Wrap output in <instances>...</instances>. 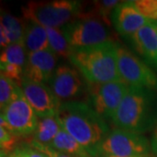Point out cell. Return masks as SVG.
<instances>
[{
  "label": "cell",
  "mask_w": 157,
  "mask_h": 157,
  "mask_svg": "<svg viewBox=\"0 0 157 157\" xmlns=\"http://www.w3.org/2000/svg\"><path fill=\"white\" fill-rule=\"evenodd\" d=\"M118 70L129 86L157 91V74L128 47L117 43Z\"/></svg>",
  "instance_id": "ba28073f"
},
{
  "label": "cell",
  "mask_w": 157,
  "mask_h": 157,
  "mask_svg": "<svg viewBox=\"0 0 157 157\" xmlns=\"http://www.w3.org/2000/svg\"><path fill=\"white\" fill-rule=\"evenodd\" d=\"M83 76L75 67L66 64L58 66L52 74L49 86L54 94L66 101H78L77 99L86 95L87 82L83 80Z\"/></svg>",
  "instance_id": "30bf717a"
},
{
  "label": "cell",
  "mask_w": 157,
  "mask_h": 157,
  "mask_svg": "<svg viewBox=\"0 0 157 157\" xmlns=\"http://www.w3.org/2000/svg\"><path fill=\"white\" fill-rule=\"evenodd\" d=\"M112 122L140 135L153 131L157 125V91L129 86Z\"/></svg>",
  "instance_id": "7a4b0ae2"
},
{
  "label": "cell",
  "mask_w": 157,
  "mask_h": 157,
  "mask_svg": "<svg viewBox=\"0 0 157 157\" xmlns=\"http://www.w3.org/2000/svg\"><path fill=\"white\" fill-rule=\"evenodd\" d=\"M130 157H155L153 154H148V155H137V156H130Z\"/></svg>",
  "instance_id": "f546056e"
},
{
  "label": "cell",
  "mask_w": 157,
  "mask_h": 157,
  "mask_svg": "<svg viewBox=\"0 0 157 157\" xmlns=\"http://www.w3.org/2000/svg\"><path fill=\"white\" fill-rule=\"evenodd\" d=\"M19 136L15 135L6 121L4 117L0 116V147L1 152L10 155L17 148L19 141Z\"/></svg>",
  "instance_id": "44dd1931"
},
{
  "label": "cell",
  "mask_w": 157,
  "mask_h": 157,
  "mask_svg": "<svg viewBox=\"0 0 157 157\" xmlns=\"http://www.w3.org/2000/svg\"><path fill=\"white\" fill-rule=\"evenodd\" d=\"M25 19L18 18L6 11L1 12V25L0 27L6 31L11 44L24 41V34L25 29Z\"/></svg>",
  "instance_id": "ac0fdd59"
},
{
  "label": "cell",
  "mask_w": 157,
  "mask_h": 157,
  "mask_svg": "<svg viewBox=\"0 0 157 157\" xmlns=\"http://www.w3.org/2000/svg\"><path fill=\"white\" fill-rule=\"evenodd\" d=\"M50 147L72 157H93L84 147L63 128L59 132Z\"/></svg>",
  "instance_id": "e0dca14e"
},
{
  "label": "cell",
  "mask_w": 157,
  "mask_h": 157,
  "mask_svg": "<svg viewBox=\"0 0 157 157\" xmlns=\"http://www.w3.org/2000/svg\"><path fill=\"white\" fill-rule=\"evenodd\" d=\"M57 58L51 50L29 53L24 69V78L35 83L49 84L57 68Z\"/></svg>",
  "instance_id": "7c38bea8"
},
{
  "label": "cell",
  "mask_w": 157,
  "mask_h": 157,
  "mask_svg": "<svg viewBox=\"0 0 157 157\" xmlns=\"http://www.w3.org/2000/svg\"><path fill=\"white\" fill-rule=\"evenodd\" d=\"M9 155H7L6 153H4V152H1V157H8Z\"/></svg>",
  "instance_id": "4dcf8cb0"
},
{
  "label": "cell",
  "mask_w": 157,
  "mask_h": 157,
  "mask_svg": "<svg viewBox=\"0 0 157 157\" xmlns=\"http://www.w3.org/2000/svg\"><path fill=\"white\" fill-rule=\"evenodd\" d=\"M154 22H155V24L156 25V26H157V21H154Z\"/></svg>",
  "instance_id": "1f68e13d"
},
{
  "label": "cell",
  "mask_w": 157,
  "mask_h": 157,
  "mask_svg": "<svg viewBox=\"0 0 157 157\" xmlns=\"http://www.w3.org/2000/svg\"><path fill=\"white\" fill-rule=\"evenodd\" d=\"M21 87L25 99L38 117H52L58 114L62 101L54 94L50 86L24 78Z\"/></svg>",
  "instance_id": "8fae6325"
},
{
  "label": "cell",
  "mask_w": 157,
  "mask_h": 157,
  "mask_svg": "<svg viewBox=\"0 0 157 157\" xmlns=\"http://www.w3.org/2000/svg\"><path fill=\"white\" fill-rule=\"evenodd\" d=\"M25 143H27L28 145L33 147L34 148H36V149H38L39 151L45 153V155H47L49 157H72L70 156V155H66V154L62 153V152L58 151L56 149L52 148V147L45 146V145L39 144V143L34 141V140H29Z\"/></svg>",
  "instance_id": "d4e9b609"
},
{
  "label": "cell",
  "mask_w": 157,
  "mask_h": 157,
  "mask_svg": "<svg viewBox=\"0 0 157 157\" xmlns=\"http://www.w3.org/2000/svg\"><path fill=\"white\" fill-rule=\"evenodd\" d=\"M128 89L129 86L123 80L106 83L87 82L86 103L105 121H112Z\"/></svg>",
  "instance_id": "8992f818"
},
{
  "label": "cell",
  "mask_w": 157,
  "mask_h": 157,
  "mask_svg": "<svg viewBox=\"0 0 157 157\" xmlns=\"http://www.w3.org/2000/svg\"><path fill=\"white\" fill-rule=\"evenodd\" d=\"M69 60L89 83L122 80L118 70L117 42L73 49Z\"/></svg>",
  "instance_id": "3957f363"
},
{
  "label": "cell",
  "mask_w": 157,
  "mask_h": 157,
  "mask_svg": "<svg viewBox=\"0 0 157 157\" xmlns=\"http://www.w3.org/2000/svg\"><path fill=\"white\" fill-rule=\"evenodd\" d=\"M84 5L76 0L30 1L21 7L23 18L44 27L62 28L81 14Z\"/></svg>",
  "instance_id": "277c9868"
},
{
  "label": "cell",
  "mask_w": 157,
  "mask_h": 157,
  "mask_svg": "<svg viewBox=\"0 0 157 157\" xmlns=\"http://www.w3.org/2000/svg\"><path fill=\"white\" fill-rule=\"evenodd\" d=\"M24 42L28 54L40 51L51 50L46 28L37 23L26 21Z\"/></svg>",
  "instance_id": "9a60e30c"
},
{
  "label": "cell",
  "mask_w": 157,
  "mask_h": 157,
  "mask_svg": "<svg viewBox=\"0 0 157 157\" xmlns=\"http://www.w3.org/2000/svg\"><path fill=\"white\" fill-rule=\"evenodd\" d=\"M14 151L17 152L21 157H49L45 153L34 148L28 145L27 143H25L21 146L17 147Z\"/></svg>",
  "instance_id": "484cf974"
},
{
  "label": "cell",
  "mask_w": 157,
  "mask_h": 157,
  "mask_svg": "<svg viewBox=\"0 0 157 157\" xmlns=\"http://www.w3.org/2000/svg\"><path fill=\"white\" fill-rule=\"evenodd\" d=\"M19 86L10 78H6L3 74H0V107L1 112L6 108L17 93Z\"/></svg>",
  "instance_id": "7402d4cb"
},
{
  "label": "cell",
  "mask_w": 157,
  "mask_h": 157,
  "mask_svg": "<svg viewBox=\"0 0 157 157\" xmlns=\"http://www.w3.org/2000/svg\"><path fill=\"white\" fill-rule=\"evenodd\" d=\"M28 52L26 51L25 42L11 44L1 52L0 64H13L25 69L27 62Z\"/></svg>",
  "instance_id": "ffe728a7"
},
{
  "label": "cell",
  "mask_w": 157,
  "mask_h": 157,
  "mask_svg": "<svg viewBox=\"0 0 157 157\" xmlns=\"http://www.w3.org/2000/svg\"><path fill=\"white\" fill-rule=\"evenodd\" d=\"M61 128V125L59 122L57 115L39 118L37 128L33 134V138L30 140L45 146H50Z\"/></svg>",
  "instance_id": "2e32d148"
},
{
  "label": "cell",
  "mask_w": 157,
  "mask_h": 157,
  "mask_svg": "<svg viewBox=\"0 0 157 157\" xmlns=\"http://www.w3.org/2000/svg\"><path fill=\"white\" fill-rule=\"evenodd\" d=\"M1 115L11 131L19 137L33 135L39 121V117L24 95L22 87L17 90Z\"/></svg>",
  "instance_id": "9c48e42d"
},
{
  "label": "cell",
  "mask_w": 157,
  "mask_h": 157,
  "mask_svg": "<svg viewBox=\"0 0 157 157\" xmlns=\"http://www.w3.org/2000/svg\"><path fill=\"white\" fill-rule=\"evenodd\" d=\"M57 118L62 128L92 156L98 157L99 147L111 131L107 121L86 102L80 101L62 102Z\"/></svg>",
  "instance_id": "6da1fadb"
},
{
  "label": "cell",
  "mask_w": 157,
  "mask_h": 157,
  "mask_svg": "<svg viewBox=\"0 0 157 157\" xmlns=\"http://www.w3.org/2000/svg\"><path fill=\"white\" fill-rule=\"evenodd\" d=\"M133 4L145 18L157 21V0H135Z\"/></svg>",
  "instance_id": "603a6c76"
},
{
  "label": "cell",
  "mask_w": 157,
  "mask_h": 157,
  "mask_svg": "<svg viewBox=\"0 0 157 157\" xmlns=\"http://www.w3.org/2000/svg\"><path fill=\"white\" fill-rule=\"evenodd\" d=\"M108 25L100 17L82 11L77 18L61 29L69 45L77 49L113 41Z\"/></svg>",
  "instance_id": "5b68a950"
},
{
  "label": "cell",
  "mask_w": 157,
  "mask_h": 157,
  "mask_svg": "<svg viewBox=\"0 0 157 157\" xmlns=\"http://www.w3.org/2000/svg\"><path fill=\"white\" fill-rule=\"evenodd\" d=\"M10 45H11V41L8 38L6 31L2 27H0V45H1V48L6 49V47H8Z\"/></svg>",
  "instance_id": "4316f807"
},
{
  "label": "cell",
  "mask_w": 157,
  "mask_h": 157,
  "mask_svg": "<svg viewBox=\"0 0 157 157\" xmlns=\"http://www.w3.org/2000/svg\"><path fill=\"white\" fill-rule=\"evenodd\" d=\"M8 157H21V156H20V155H19L16 151H13L11 154H10V155H8Z\"/></svg>",
  "instance_id": "f1b7e54d"
},
{
  "label": "cell",
  "mask_w": 157,
  "mask_h": 157,
  "mask_svg": "<svg viewBox=\"0 0 157 157\" xmlns=\"http://www.w3.org/2000/svg\"><path fill=\"white\" fill-rule=\"evenodd\" d=\"M126 39L137 54L157 69V26L149 21L135 34Z\"/></svg>",
  "instance_id": "5bb4252c"
},
{
  "label": "cell",
  "mask_w": 157,
  "mask_h": 157,
  "mask_svg": "<svg viewBox=\"0 0 157 157\" xmlns=\"http://www.w3.org/2000/svg\"><path fill=\"white\" fill-rule=\"evenodd\" d=\"M46 32L48 34L51 51L53 52L57 57L69 59L73 48L69 45L67 39H66L65 35L63 33L62 29L47 27Z\"/></svg>",
  "instance_id": "d6986e66"
},
{
  "label": "cell",
  "mask_w": 157,
  "mask_h": 157,
  "mask_svg": "<svg viewBox=\"0 0 157 157\" xmlns=\"http://www.w3.org/2000/svg\"><path fill=\"white\" fill-rule=\"evenodd\" d=\"M0 69L1 74L6 76V78H10L19 86H22L24 79V68L13 64H0Z\"/></svg>",
  "instance_id": "cb8c5ba5"
},
{
  "label": "cell",
  "mask_w": 157,
  "mask_h": 157,
  "mask_svg": "<svg viewBox=\"0 0 157 157\" xmlns=\"http://www.w3.org/2000/svg\"><path fill=\"white\" fill-rule=\"evenodd\" d=\"M153 154L143 135L121 128L110 131L98 149V157H130Z\"/></svg>",
  "instance_id": "52a82bcc"
},
{
  "label": "cell",
  "mask_w": 157,
  "mask_h": 157,
  "mask_svg": "<svg viewBox=\"0 0 157 157\" xmlns=\"http://www.w3.org/2000/svg\"><path fill=\"white\" fill-rule=\"evenodd\" d=\"M150 145H151V150L154 156L157 157V125L152 132Z\"/></svg>",
  "instance_id": "83f0119b"
},
{
  "label": "cell",
  "mask_w": 157,
  "mask_h": 157,
  "mask_svg": "<svg viewBox=\"0 0 157 157\" xmlns=\"http://www.w3.org/2000/svg\"><path fill=\"white\" fill-rule=\"evenodd\" d=\"M111 21L120 35L128 38L135 34L150 20L140 14L133 1L120 2L111 14Z\"/></svg>",
  "instance_id": "4fadbf2b"
}]
</instances>
